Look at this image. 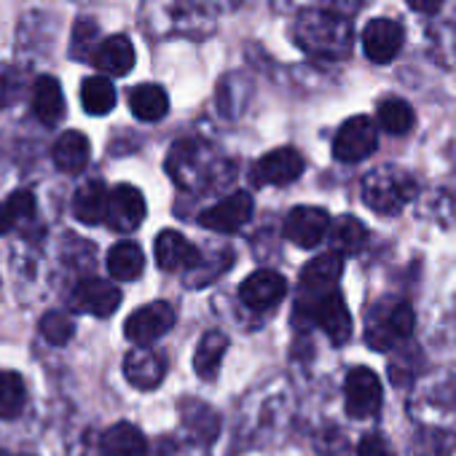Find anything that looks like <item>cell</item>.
Masks as SVG:
<instances>
[{
  "mask_svg": "<svg viewBox=\"0 0 456 456\" xmlns=\"http://www.w3.org/2000/svg\"><path fill=\"white\" fill-rule=\"evenodd\" d=\"M140 25L151 38L201 41L215 30L212 14L199 0H142Z\"/></svg>",
  "mask_w": 456,
  "mask_h": 456,
  "instance_id": "6da1fadb",
  "label": "cell"
},
{
  "mask_svg": "<svg viewBox=\"0 0 456 456\" xmlns=\"http://www.w3.org/2000/svg\"><path fill=\"white\" fill-rule=\"evenodd\" d=\"M293 41L312 57L346 60L354 46V28L346 17L328 9L301 12L293 22Z\"/></svg>",
  "mask_w": 456,
  "mask_h": 456,
  "instance_id": "7a4b0ae2",
  "label": "cell"
},
{
  "mask_svg": "<svg viewBox=\"0 0 456 456\" xmlns=\"http://www.w3.org/2000/svg\"><path fill=\"white\" fill-rule=\"evenodd\" d=\"M413 333V309L400 298L376 301L365 314V344L376 352H387L403 344Z\"/></svg>",
  "mask_w": 456,
  "mask_h": 456,
  "instance_id": "3957f363",
  "label": "cell"
},
{
  "mask_svg": "<svg viewBox=\"0 0 456 456\" xmlns=\"http://www.w3.org/2000/svg\"><path fill=\"white\" fill-rule=\"evenodd\" d=\"M416 193V183L397 167H379L362 177V201L379 215H397Z\"/></svg>",
  "mask_w": 456,
  "mask_h": 456,
  "instance_id": "277c9868",
  "label": "cell"
},
{
  "mask_svg": "<svg viewBox=\"0 0 456 456\" xmlns=\"http://www.w3.org/2000/svg\"><path fill=\"white\" fill-rule=\"evenodd\" d=\"M215 169V153L201 140H180L167 156V172L172 175V180L191 191L204 188Z\"/></svg>",
  "mask_w": 456,
  "mask_h": 456,
  "instance_id": "5b68a950",
  "label": "cell"
},
{
  "mask_svg": "<svg viewBox=\"0 0 456 456\" xmlns=\"http://www.w3.org/2000/svg\"><path fill=\"white\" fill-rule=\"evenodd\" d=\"M379 148V129L368 116H352L341 124L333 140V156L344 164H357Z\"/></svg>",
  "mask_w": 456,
  "mask_h": 456,
  "instance_id": "8992f818",
  "label": "cell"
},
{
  "mask_svg": "<svg viewBox=\"0 0 456 456\" xmlns=\"http://www.w3.org/2000/svg\"><path fill=\"white\" fill-rule=\"evenodd\" d=\"M175 320H177V312L172 304L153 301L129 314V320L124 325V336L137 346H148V344L159 341L161 336H167L172 330Z\"/></svg>",
  "mask_w": 456,
  "mask_h": 456,
  "instance_id": "52a82bcc",
  "label": "cell"
},
{
  "mask_svg": "<svg viewBox=\"0 0 456 456\" xmlns=\"http://www.w3.org/2000/svg\"><path fill=\"white\" fill-rule=\"evenodd\" d=\"M145 220V199L134 185H116L108 191L105 204V223L118 234H132Z\"/></svg>",
  "mask_w": 456,
  "mask_h": 456,
  "instance_id": "ba28073f",
  "label": "cell"
},
{
  "mask_svg": "<svg viewBox=\"0 0 456 456\" xmlns=\"http://www.w3.org/2000/svg\"><path fill=\"white\" fill-rule=\"evenodd\" d=\"M250 217H253V196L245 191H237L232 196H225L223 201L207 207L199 215V223L217 234H234Z\"/></svg>",
  "mask_w": 456,
  "mask_h": 456,
  "instance_id": "9c48e42d",
  "label": "cell"
},
{
  "mask_svg": "<svg viewBox=\"0 0 456 456\" xmlns=\"http://www.w3.org/2000/svg\"><path fill=\"white\" fill-rule=\"evenodd\" d=\"M330 232V215L322 207H296L285 220V237L304 250L317 248Z\"/></svg>",
  "mask_w": 456,
  "mask_h": 456,
  "instance_id": "30bf717a",
  "label": "cell"
},
{
  "mask_svg": "<svg viewBox=\"0 0 456 456\" xmlns=\"http://www.w3.org/2000/svg\"><path fill=\"white\" fill-rule=\"evenodd\" d=\"M304 175V156L296 148H277L256 161L250 177L256 185H290Z\"/></svg>",
  "mask_w": 456,
  "mask_h": 456,
  "instance_id": "8fae6325",
  "label": "cell"
},
{
  "mask_svg": "<svg viewBox=\"0 0 456 456\" xmlns=\"http://www.w3.org/2000/svg\"><path fill=\"white\" fill-rule=\"evenodd\" d=\"M344 392H346V413L352 419H368L381 408V381L370 368H352Z\"/></svg>",
  "mask_w": 456,
  "mask_h": 456,
  "instance_id": "7c38bea8",
  "label": "cell"
},
{
  "mask_svg": "<svg viewBox=\"0 0 456 456\" xmlns=\"http://www.w3.org/2000/svg\"><path fill=\"white\" fill-rule=\"evenodd\" d=\"M405 44V33L395 20H370L362 30V52L376 65H389Z\"/></svg>",
  "mask_w": 456,
  "mask_h": 456,
  "instance_id": "4fadbf2b",
  "label": "cell"
},
{
  "mask_svg": "<svg viewBox=\"0 0 456 456\" xmlns=\"http://www.w3.org/2000/svg\"><path fill=\"white\" fill-rule=\"evenodd\" d=\"M312 317L317 320V325L325 330V336L336 346L349 341V336H352V314H349V309H346V304H344L338 290H330V293L314 298Z\"/></svg>",
  "mask_w": 456,
  "mask_h": 456,
  "instance_id": "5bb4252c",
  "label": "cell"
},
{
  "mask_svg": "<svg viewBox=\"0 0 456 456\" xmlns=\"http://www.w3.org/2000/svg\"><path fill=\"white\" fill-rule=\"evenodd\" d=\"M288 293V282L282 274L277 272H269V269H261V272H253L242 285H240V298L245 306L261 312V309H272L277 306Z\"/></svg>",
  "mask_w": 456,
  "mask_h": 456,
  "instance_id": "9a60e30c",
  "label": "cell"
},
{
  "mask_svg": "<svg viewBox=\"0 0 456 456\" xmlns=\"http://www.w3.org/2000/svg\"><path fill=\"white\" fill-rule=\"evenodd\" d=\"M121 304V290L105 280H84L73 290V309L92 317H110Z\"/></svg>",
  "mask_w": 456,
  "mask_h": 456,
  "instance_id": "2e32d148",
  "label": "cell"
},
{
  "mask_svg": "<svg viewBox=\"0 0 456 456\" xmlns=\"http://www.w3.org/2000/svg\"><path fill=\"white\" fill-rule=\"evenodd\" d=\"M164 373H167L164 357L148 346H134L124 357V379L142 392L156 389L164 381Z\"/></svg>",
  "mask_w": 456,
  "mask_h": 456,
  "instance_id": "e0dca14e",
  "label": "cell"
},
{
  "mask_svg": "<svg viewBox=\"0 0 456 456\" xmlns=\"http://www.w3.org/2000/svg\"><path fill=\"white\" fill-rule=\"evenodd\" d=\"M156 264L164 272H193L201 256L180 232H161L156 240Z\"/></svg>",
  "mask_w": 456,
  "mask_h": 456,
  "instance_id": "ac0fdd59",
  "label": "cell"
},
{
  "mask_svg": "<svg viewBox=\"0 0 456 456\" xmlns=\"http://www.w3.org/2000/svg\"><path fill=\"white\" fill-rule=\"evenodd\" d=\"M94 68L108 78L113 76H126L134 68V46L126 36H110L97 44L92 54Z\"/></svg>",
  "mask_w": 456,
  "mask_h": 456,
  "instance_id": "d6986e66",
  "label": "cell"
},
{
  "mask_svg": "<svg viewBox=\"0 0 456 456\" xmlns=\"http://www.w3.org/2000/svg\"><path fill=\"white\" fill-rule=\"evenodd\" d=\"M344 272V261L341 256L336 253H325V256H317L314 261L306 264V269L301 272V290L306 296H325L333 290V285L338 282Z\"/></svg>",
  "mask_w": 456,
  "mask_h": 456,
  "instance_id": "ffe728a7",
  "label": "cell"
},
{
  "mask_svg": "<svg viewBox=\"0 0 456 456\" xmlns=\"http://www.w3.org/2000/svg\"><path fill=\"white\" fill-rule=\"evenodd\" d=\"M89 156H92V145H89V137L84 132H65L57 137L54 148H52V159L57 164L60 172H68V175H76L81 172L86 164H89Z\"/></svg>",
  "mask_w": 456,
  "mask_h": 456,
  "instance_id": "44dd1931",
  "label": "cell"
},
{
  "mask_svg": "<svg viewBox=\"0 0 456 456\" xmlns=\"http://www.w3.org/2000/svg\"><path fill=\"white\" fill-rule=\"evenodd\" d=\"M145 448H148L145 435L129 421L113 424L100 437V453L102 456H145Z\"/></svg>",
  "mask_w": 456,
  "mask_h": 456,
  "instance_id": "7402d4cb",
  "label": "cell"
},
{
  "mask_svg": "<svg viewBox=\"0 0 456 456\" xmlns=\"http://www.w3.org/2000/svg\"><path fill=\"white\" fill-rule=\"evenodd\" d=\"M33 110L38 116L41 124L54 126L62 121L65 116V94L57 78L52 76H41L33 86Z\"/></svg>",
  "mask_w": 456,
  "mask_h": 456,
  "instance_id": "603a6c76",
  "label": "cell"
},
{
  "mask_svg": "<svg viewBox=\"0 0 456 456\" xmlns=\"http://www.w3.org/2000/svg\"><path fill=\"white\" fill-rule=\"evenodd\" d=\"M129 110L140 121H161L169 113V97L161 86L156 84H140L129 92Z\"/></svg>",
  "mask_w": 456,
  "mask_h": 456,
  "instance_id": "cb8c5ba5",
  "label": "cell"
},
{
  "mask_svg": "<svg viewBox=\"0 0 456 456\" xmlns=\"http://www.w3.org/2000/svg\"><path fill=\"white\" fill-rule=\"evenodd\" d=\"M225 346H228V338L220 330H209V333L201 336V341L196 346V354H193V370H196L199 379H204V381L217 379Z\"/></svg>",
  "mask_w": 456,
  "mask_h": 456,
  "instance_id": "d4e9b609",
  "label": "cell"
},
{
  "mask_svg": "<svg viewBox=\"0 0 456 456\" xmlns=\"http://www.w3.org/2000/svg\"><path fill=\"white\" fill-rule=\"evenodd\" d=\"M105 204H108L105 185L102 183H86L73 196V215L84 225H97L105 220Z\"/></svg>",
  "mask_w": 456,
  "mask_h": 456,
  "instance_id": "484cf974",
  "label": "cell"
},
{
  "mask_svg": "<svg viewBox=\"0 0 456 456\" xmlns=\"http://www.w3.org/2000/svg\"><path fill=\"white\" fill-rule=\"evenodd\" d=\"M330 245H333V253L336 256H349V253H357L365 248L368 242V228L352 217V215H341L333 225H330Z\"/></svg>",
  "mask_w": 456,
  "mask_h": 456,
  "instance_id": "4316f807",
  "label": "cell"
},
{
  "mask_svg": "<svg viewBox=\"0 0 456 456\" xmlns=\"http://www.w3.org/2000/svg\"><path fill=\"white\" fill-rule=\"evenodd\" d=\"M145 256L134 242H121L108 253V272L118 282H132L142 274Z\"/></svg>",
  "mask_w": 456,
  "mask_h": 456,
  "instance_id": "83f0119b",
  "label": "cell"
},
{
  "mask_svg": "<svg viewBox=\"0 0 456 456\" xmlns=\"http://www.w3.org/2000/svg\"><path fill=\"white\" fill-rule=\"evenodd\" d=\"M376 116H379V126L389 134H408L416 124V113L413 108L400 100V97H387L379 102L376 108Z\"/></svg>",
  "mask_w": 456,
  "mask_h": 456,
  "instance_id": "f1b7e54d",
  "label": "cell"
},
{
  "mask_svg": "<svg viewBox=\"0 0 456 456\" xmlns=\"http://www.w3.org/2000/svg\"><path fill=\"white\" fill-rule=\"evenodd\" d=\"M81 105L86 113L92 116H105L116 108V89L110 84V78L105 76H94L86 78L81 84Z\"/></svg>",
  "mask_w": 456,
  "mask_h": 456,
  "instance_id": "f546056e",
  "label": "cell"
},
{
  "mask_svg": "<svg viewBox=\"0 0 456 456\" xmlns=\"http://www.w3.org/2000/svg\"><path fill=\"white\" fill-rule=\"evenodd\" d=\"M183 421L188 427V432L199 440V443H212L217 437V429H220V419L217 413L204 405V403H185L183 405Z\"/></svg>",
  "mask_w": 456,
  "mask_h": 456,
  "instance_id": "4dcf8cb0",
  "label": "cell"
},
{
  "mask_svg": "<svg viewBox=\"0 0 456 456\" xmlns=\"http://www.w3.org/2000/svg\"><path fill=\"white\" fill-rule=\"evenodd\" d=\"M28 392L20 373L0 370V419H12L25 408Z\"/></svg>",
  "mask_w": 456,
  "mask_h": 456,
  "instance_id": "1f68e13d",
  "label": "cell"
},
{
  "mask_svg": "<svg viewBox=\"0 0 456 456\" xmlns=\"http://www.w3.org/2000/svg\"><path fill=\"white\" fill-rule=\"evenodd\" d=\"M456 435L443 429H419L411 440V456H451Z\"/></svg>",
  "mask_w": 456,
  "mask_h": 456,
  "instance_id": "d6a6232c",
  "label": "cell"
},
{
  "mask_svg": "<svg viewBox=\"0 0 456 456\" xmlns=\"http://www.w3.org/2000/svg\"><path fill=\"white\" fill-rule=\"evenodd\" d=\"M73 333H76V325H73L70 317L62 314V312H49V314L41 320V336H44L49 344H54V346H65V344L73 338Z\"/></svg>",
  "mask_w": 456,
  "mask_h": 456,
  "instance_id": "836d02e7",
  "label": "cell"
},
{
  "mask_svg": "<svg viewBox=\"0 0 456 456\" xmlns=\"http://www.w3.org/2000/svg\"><path fill=\"white\" fill-rule=\"evenodd\" d=\"M22 89H25L22 70H17L14 65L0 62V108L14 105L22 97Z\"/></svg>",
  "mask_w": 456,
  "mask_h": 456,
  "instance_id": "e575fe53",
  "label": "cell"
},
{
  "mask_svg": "<svg viewBox=\"0 0 456 456\" xmlns=\"http://www.w3.org/2000/svg\"><path fill=\"white\" fill-rule=\"evenodd\" d=\"M97 36H100V28L89 20H81L73 30V54L76 57H92L94 49H97Z\"/></svg>",
  "mask_w": 456,
  "mask_h": 456,
  "instance_id": "d590c367",
  "label": "cell"
},
{
  "mask_svg": "<svg viewBox=\"0 0 456 456\" xmlns=\"http://www.w3.org/2000/svg\"><path fill=\"white\" fill-rule=\"evenodd\" d=\"M357 456H395L381 435H365L357 445Z\"/></svg>",
  "mask_w": 456,
  "mask_h": 456,
  "instance_id": "8d00e7d4",
  "label": "cell"
},
{
  "mask_svg": "<svg viewBox=\"0 0 456 456\" xmlns=\"http://www.w3.org/2000/svg\"><path fill=\"white\" fill-rule=\"evenodd\" d=\"M325 9L328 12H336V14H341V17H346L349 20V14H354V12H360L368 0H325Z\"/></svg>",
  "mask_w": 456,
  "mask_h": 456,
  "instance_id": "74e56055",
  "label": "cell"
},
{
  "mask_svg": "<svg viewBox=\"0 0 456 456\" xmlns=\"http://www.w3.org/2000/svg\"><path fill=\"white\" fill-rule=\"evenodd\" d=\"M443 4L445 0H408V6L413 9V12H419V14H437L440 9H443Z\"/></svg>",
  "mask_w": 456,
  "mask_h": 456,
  "instance_id": "f35d334b",
  "label": "cell"
},
{
  "mask_svg": "<svg viewBox=\"0 0 456 456\" xmlns=\"http://www.w3.org/2000/svg\"><path fill=\"white\" fill-rule=\"evenodd\" d=\"M17 220H20V217H17V212H14V207H12L9 201H6V204H0V234L12 232Z\"/></svg>",
  "mask_w": 456,
  "mask_h": 456,
  "instance_id": "ab89813d",
  "label": "cell"
},
{
  "mask_svg": "<svg viewBox=\"0 0 456 456\" xmlns=\"http://www.w3.org/2000/svg\"><path fill=\"white\" fill-rule=\"evenodd\" d=\"M76 4H86V0H76Z\"/></svg>",
  "mask_w": 456,
  "mask_h": 456,
  "instance_id": "60d3db41",
  "label": "cell"
},
{
  "mask_svg": "<svg viewBox=\"0 0 456 456\" xmlns=\"http://www.w3.org/2000/svg\"><path fill=\"white\" fill-rule=\"evenodd\" d=\"M0 456H9V453H4V451H0Z\"/></svg>",
  "mask_w": 456,
  "mask_h": 456,
  "instance_id": "b9f144b4",
  "label": "cell"
}]
</instances>
